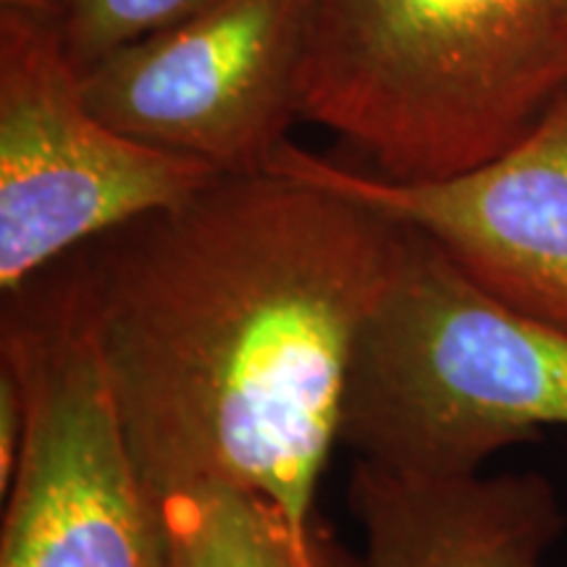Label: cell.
<instances>
[{
  "label": "cell",
  "instance_id": "1",
  "mask_svg": "<svg viewBox=\"0 0 567 567\" xmlns=\"http://www.w3.org/2000/svg\"><path fill=\"white\" fill-rule=\"evenodd\" d=\"M402 224L284 174L218 176L80 247L142 478L264 494L316 526L360 334Z\"/></svg>",
  "mask_w": 567,
  "mask_h": 567
},
{
  "label": "cell",
  "instance_id": "2",
  "mask_svg": "<svg viewBox=\"0 0 567 567\" xmlns=\"http://www.w3.org/2000/svg\"><path fill=\"white\" fill-rule=\"evenodd\" d=\"M567 92V0H313L300 116L394 182L455 176Z\"/></svg>",
  "mask_w": 567,
  "mask_h": 567
},
{
  "label": "cell",
  "instance_id": "3",
  "mask_svg": "<svg viewBox=\"0 0 567 567\" xmlns=\"http://www.w3.org/2000/svg\"><path fill=\"white\" fill-rule=\"evenodd\" d=\"M567 425V331L486 292L402 226L347 379L339 444L396 471L471 476Z\"/></svg>",
  "mask_w": 567,
  "mask_h": 567
},
{
  "label": "cell",
  "instance_id": "4",
  "mask_svg": "<svg viewBox=\"0 0 567 567\" xmlns=\"http://www.w3.org/2000/svg\"><path fill=\"white\" fill-rule=\"evenodd\" d=\"M0 363L24 394L0 567H166L163 502L113 405L80 250L3 295Z\"/></svg>",
  "mask_w": 567,
  "mask_h": 567
},
{
  "label": "cell",
  "instance_id": "5",
  "mask_svg": "<svg viewBox=\"0 0 567 567\" xmlns=\"http://www.w3.org/2000/svg\"><path fill=\"white\" fill-rule=\"evenodd\" d=\"M208 163L126 137L84 101L61 19L0 11V289L218 179Z\"/></svg>",
  "mask_w": 567,
  "mask_h": 567
},
{
  "label": "cell",
  "instance_id": "6",
  "mask_svg": "<svg viewBox=\"0 0 567 567\" xmlns=\"http://www.w3.org/2000/svg\"><path fill=\"white\" fill-rule=\"evenodd\" d=\"M313 0H221L111 53L80 76L97 118L126 137L264 174L300 116Z\"/></svg>",
  "mask_w": 567,
  "mask_h": 567
},
{
  "label": "cell",
  "instance_id": "7",
  "mask_svg": "<svg viewBox=\"0 0 567 567\" xmlns=\"http://www.w3.org/2000/svg\"><path fill=\"white\" fill-rule=\"evenodd\" d=\"M266 172L429 234L486 292L567 331V92L509 151L444 179L394 182L295 142H284Z\"/></svg>",
  "mask_w": 567,
  "mask_h": 567
},
{
  "label": "cell",
  "instance_id": "8",
  "mask_svg": "<svg viewBox=\"0 0 567 567\" xmlns=\"http://www.w3.org/2000/svg\"><path fill=\"white\" fill-rule=\"evenodd\" d=\"M347 502L365 538L358 567H544L567 526L538 473L431 476L358 457Z\"/></svg>",
  "mask_w": 567,
  "mask_h": 567
},
{
  "label": "cell",
  "instance_id": "9",
  "mask_svg": "<svg viewBox=\"0 0 567 567\" xmlns=\"http://www.w3.org/2000/svg\"><path fill=\"white\" fill-rule=\"evenodd\" d=\"M166 567H358L318 526L300 528L264 494L210 486L163 499Z\"/></svg>",
  "mask_w": 567,
  "mask_h": 567
},
{
  "label": "cell",
  "instance_id": "10",
  "mask_svg": "<svg viewBox=\"0 0 567 567\" xmlns=\"http://www.w3.org/2000/svg\"><path fill=\"white\" fill-rule=\"evenodd\" d=\"M221 0H66L63 45L76 74L147 34L168 30Z\"/></svg>",
  "mask_w": 567,
  "mask_h": 567
},
{
  "label": "cell",
  "instance_id": "11",
  "mask_svg": "<svg viewBox=\"0 0 567 567\" xmlns=\"http://www.w3.org/2000/svg\"><path fill=\"white\" fill-rule=\"evenodd\" d=\"M24 442V394L9 365L0 363V494L9 492Z\"/></svg>",
  "mask_w": 567,
  "mask_h": 567
},
{
  "label": "cell",
  "instance_id": "12",
  "mask_svg": "<svg viewBox=\"0 0 567 567\" xmlns=\"http://www.w3.org/2000/svg\"><path fill=\"white\" fill-rule=\"evenodd\" d=\"M63 3L66 0H0V11L38 19H61L63 24Z\"/></svg>",
  "mask_w": 567,
  "mask_h": 567
}]
</instances>
